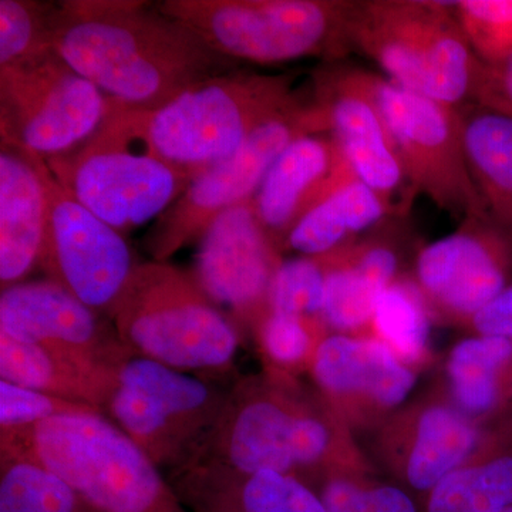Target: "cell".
Masks as SVG:
<instances>
[{"label": "cell", "mask_w": 512, "mask_h": 512, "mask_svg": "<svg viewBox=\"0 0 512 512\" xmlns=\"http://www.w3.org/2000/svg\"><path fill=\"white\" fill-rule=\"evenodd\" d=\"M50 37L64 62L128 109H160L194 84L239 69L153 2L53 3Z\"/></svg>", "instance_id": "1"}, {"label": "cell", "mask_w": 512, "mask_h": 512, "mask_svg": "<svg viewBox=\"0 0 512 512\" xmlns=\"http://www.w3.org/2000/svg\"><path fill=\"white\" fill-rule=\"evenodd\" d=\"M212 429L222 466L211 467L241 476L275 471L313 487L336 471L375 468L319 394L309 399L281 377L248 383Z\"/></svg>", "instance_id": "2"}, {"label": "cell", "mask_w": 512, "mask_h": 512, "mask_svg": "<svg viewBox=\"0 0 512 512\" xmlns=\"http://www.w3.org/2000/svg\"><path fill=\"white\" fill-rule=\"evenodd\" d=\"M2 456L46 468L99 512H191L146 451L99 410L2 431Z\"/></svg>", "instance_id": "3"}, {"label": "cell", "mask_w": 512, "mask_h": 512, "mask_svg": "<svg viewBox=\"0 0 512 512\" xmlns=\"http://www.w3.org/2000/svg\"><path fill=\"white\" fill-rule=\"evenodd\" d=\"M46 163L76 200L123 237L163 215L198 177L158 156L138 110L113 100L89 140Z\"/></svg>", "instance_id": "4"}, {"label": "cell", "mask_w": 512, "mask_h": 512, "mask_svg": "<svg viewBox=\"0 0 512 512\" xmlns=\"http://www.w3.org/2000/svg\"><path fill=\"white\" fill-rule=\"evenodd\" d=\"M349 42L404 89L456 109L471 101L481 60L458 23L454 3L352 2Z\"/></svg>", "instance_id": "5"}, {"label": "cell", "mask_w": 512, "mask_h": 512, "mask_svg": "<svg viewBox=\"0 0 512 512\" xmlns=\"http://www.w3.org/2000/svg\"><path fill=\"white\" fill-rule=\"evenodd\" d=\"M295 73L234 70L194 84L157 110H138L154 151L200 177L301 97Z\"/></svg>", "instance_id": "6"}, {"label": "cell", "mask_w": 512, "mask_h": 512, "mask_svg": "<svg viewBox=\"0 0 512 512\" xmlns=\"http://www.w3.org/2000/svg\"><path fill=\"white\" fill-rule=\"evenodd\" d=\"M215 52L235 62L284 63L349 52L352 2L340 0H163Z\"/></svg>", "instance_id": "7"}, {"label": "cell", "mask_w": 512, "mask_h": 512, "mask_svg": "<svg viewBox=\"0 0 512 512\" xmlns=\"http://www.w3.org/2000/svg\"><path fill=\"white\" fill-rule=\"evenodd\" d=\"M109 313L128 350L173 369H221L237 353L232 323L194 276L165 262L137 265Z\"/></svg>", "instance_id": "8"}, {"label": "cell", "mask_w": 512, "mask_h": 512, "mask_svg": "<svg viewBox=\"0 0 512 512\" xmlns=\"http://www.w3.org/2000/svg\"><path fill=\"white\" fill-rule=\"evenodd\" d=\"M318 133H329L325 111L305 96L256 128L238 151L195 178L161 215L148 239L156 261L164 262L188 242L202 238L222 212L252 200L286 148Z\"/></svg>", "instance_id": "9"}, {"label": "cell", "mask_w": 512, "mask_h": 512, "mask_svg": "<svg viewBox=\"0 0 512 512\" xmlns=\"http://www.w3.org/2000/svg\"><path fill=\"white\" fill-rule=\"evenodd\" d=\"M412 195L463 221L485 215L468 171L460 110L367 72Z\"/></svg>", "instance_id": "10"}, {"label": "cell", "mask_w": 512, "mask_h": 512, "mask_svg": "<svg viewBox=\"0 0 512 512\" xmlns=\"http://www.w3.org/2000/svg\"><path fill=\"white\" fill-rule=\"evenodd\" d=\"M110 99L59 53L0 67V136L45 160L70 153L99 130Z\"/></svg>", "instance_id": "11"}, {"label": "cell", "mask_w": 512, "mask_h": 512, "mask_svg": "<svg viewBox=\"0 0 512 512\" xmlns=\"http://www.w3.org/2000/svg\"><path fill=\"white\" fill-rule=\"evenodd\" d=\"M224 404L208 384L140 356L121 363L107 407L114 423L161 467L188 457Z\"/></svg>", "instance_id": "12"}, {"label": "cell", "mask_w": 512, "mask_h": 512, "mask_svg": "<svg viewBox=\"0 0 512 512\" xmlns=\"http://www.w3.org/2000/svg\"><path fill=\"white\" fill-rule=\"evenodd\" d=\"M9 146L29 158L45 188L46 234L39 265L49 281L93 311L110 312L137 266L126 239L76 200L57 181L45 158Z\"/></svg>", "instance_id": "13"}, {"label": "cell", "mask_w": 512, "mask_h": 512, "mask_svg": "<svg viewBox=\"0 0 512 512\" xmlns=\"http://www.w3.org/2000/svg\"><path fill=\"white\" fill-rule=\"evenodd\" d=\"M485 426L461 412L443 386L434 387L407 400L369 434L370 463L423 503L470 456Z\"/></svg>", "instance_id": "14"}, {"label": "cell", "mask_w": 512, "mask_h": 512, "mask_svg": "<svg viewBox=\"0 0 512 512\" xmlns=\"http://www.w3.org/2000/svg\"><path fill=\"white\" fill-rule=\"evenodd\" d=\"M413 279L434 320L464 326L512 284V238L487 215H471L421 249Z\"/></svg>", "instance_id": "15"}, {"label": "cell", "mask_w": 512, "mask_h": 512, "mask_svg": "<svg viewBox=\"0 0 512 512\" xmlns=\"http://www.w3.org/2000/svg\"><path fill=\"white\" fill-rule=\"evenodd\" d=\"M319 397L353 434H372L410 399L417 372L370 333H329L313 355Z\"/></svg>", "instance_id": "16"}, {"label": "cell", "mask_w": 512, "mask_h": 512, "mask_svg": "<svg viewBox=\"0 0 512 512\" xmlns=\"http://www.w3.org/2000/svg\"><path fill=\"white\" fill-rule=\"evenodd\" d=\"M281 264V249L249 200L222 212L202 235L194 278L212 302L229 306L256 330L272 312V285Z\"/></svg>", "instance_id": "17"}, {"label": "cell", "mask_w": 512, "mask_h": 512, "mask_svg": "<svg viewBox=\"0 0 512 512\" xmlns=\"http://www.w3.org/2000/svg\"><path fill=\"white\" fill-rule=\"evenodd\" d=\"M312 97L325 111L329 133L357 178L396 211L413 198L402 161L370 89L367 70L322 66L313 72Z\"/></svg>", "instance_id": "18"}, {"label": "cell", "mask_w": 512, "mask_h": 512, "mask_svg": "<svg viewBox=\"0 0 512 512\" xmlns=\"http://www.w3.org/2000/svg\"><path fill=\"white\" fill-rule=\"evenodd\" d=\"M0 335L62 349L114 369L128 359L120 349L126 346L119 336L107 333L96 311L52 281L2 289Z\"/></svg>", "instance_id": "19"}, {"label": "cell", "mask_w": 512, "mask_h": 512, "mask_svg": "<svg viewBox=\"0 0 512 512\" xmlns=\"http://www.w3.org/2000/svg\"><path fill=\"white\" fill-rule=\"evenodd\" d=\"M357 177L330 133L296 140L272 165L252 198L268 237L284 251L293 227L313 207Z\"/></svg>", "instance_id": "20"}, {"label": "cell", "mask_w": 512, "mask_h": 512, "mask_svg": "<svg viewBox=\"0 0 512 512\" xmlns=\"http://www.w3.org/2000/svg\"><path fill=\"white\" fill-rule=\"evenodd\" d=\"M173 488L191 512H328L311 485L275 471L241 476L197 466Z\"/></svg>", "instance_id": "21"}, {"label": "cell", "mask_w": 512, "mask_h": 512, "mask_svg": "<svg viewBox=\"0 0 512 512\" xmlns=\"http://www.w3.org/2000/svg\"><path fill=\"white\" fill-rule=\"evenodd\" d=\"M45 188L35 165L18 148L0 150V282L20 284L39 265L45 244Z\"/></svg>", "instance_id": "22"}, {"label": "cell", "mask_w": 512, "mask_h": 512, "mask_svg": "<svg viewBox=\"0 0 512 512\" xmlns=\"http://www.w3.org/2000/svg\"><path fill=\"white\" fill-rule=\"evenodd\" d=\"M322 320L333 333H369L377 302L399 278V255L379 239H359L332 252Z\"/></svg>", "instance_id": "23"}, {"label": "cell", "mask_w": 512, "mask_h": 512, "mask_svg": "<svg viewBox=\"0 0 512 512\" xmlns=\"http://www.w3.org/2000/svg\"><path fill=\"white\" fill-rule=\"evenodd\" d=\"M117 370L62 349L0 335L2 380L87 404L100 412L116 390Z\"/></svg>", "instance_id": "24"}, {"label": "cell", "mask_w": 512, "mask_h": 512, "mask_svg": "<svg viewBox=\"0 0 512 512\" xmlns=\"http://www.w3.org/2000/svg\"><path fill=\"white\" fill-rule=\"evenodd\" d=\"M512 505V412L485 426L470 456L424 498V512H501Z\"/></svg>", "instance_id": "25"}, {"label": "cell", "mask_w": 512, "mask_h": 512, "mask_svg": "<svg viewBox=\"0 0 512 512\" xmlns=\"http://www.w3.org/2000/svg\"><path fill=\"white\" fill-rule=\"evenodd\" d=\"M441 386L461 412L483 426L511 413L512 340H460L448 352Z\"/></svg>", "instance_id": "26"}, {"label": "cell", "mask_w": 512, "mask_h": 512, "mask_svg": "<svg viewBox=\"0 0 512 512\" xmlns=\"http://www.w3.org/2000/svg\"><path fill=\"white\" fill-rule=\"evenodd\" d=\"M458 110L468 171L485 215L512 238V117L473 103Z\"/></svg>", "instance_id": "27"}, {"label": "cell", "mask_w": 512, "mask_h": 512, "mask_svg": "<svg viewBox=\"0 0 512 512\" xmlns=\"http://www.w3.org/2000/svg\"><path fill=\"white\" fill-rule=\"evenodd\" d=\"M386 202L357 177L319 202L293 227L284 249L302 256L330 254L355 244L359 235L390 214Z\"/></svg>", "instance_id": "28"}, {"label": "cell", "mask_w": 512, "mask_h": 512, "mask_svg": "<svg viewBox=\"0 0 512 512\" xmlns=\"http://www.w3.org/2000/svg\"><path fill=\"white\" fill-rule=\"evenodd\" d=\"M434 316L413 276L400 275L377 302L370 335L419 372L431 359Z\"/></svg>", "instance_id": "29"}, {"label": "cell", "mask_w": 512, "mask_h": 512, "mask_svg": "<svg viewBox=\"0 0 512 512\" xmlns=\"http://www.w3.org/2000/svg\"><path fill=\"white\" fill-rule=\"evenodd\" d=\"M0 512H99L49 470L2 456Z\"/></svg>", "instance_id": "30"}, {"label": "cell", "mask_w": 512, "mask_h": 512, "mask_svg": "<svg viewBox=\"0 0 512 512\" xmlns=\"http://www.w3.org/2000/svg\"><path fill=\"white\" fill-rule=\"evenodd\" d=\"M328 512H424L406 488L382 480L375 468L336 471L313 485Z\"/></svg>", "instance_id": "31"}, {"label": "cell", "mask_w": 512, "mask_h": 512, "mask_svg": "<svg viewBox=\"0 0 512 512\" xmlns=\"http://www.w3.org/2000/svg\"><path fill=\"white\" fill-rule=\"evenodd\" d=\"M52 9L53 3L0 0V67L22 66L55 52Z\"/></svg>", "instance_id": "32"}, {"label": "cell", "mask_w": 512, "mask_h": 512, "mask_svg": "<svg viewBox=\"0 0 512 512\" xmlns=\"http://www.w3.org/2000/svg\"><path fill=\"white\" fill-rule=\"evenodd\" d=\"M256 335L265 359L276 370L275 377L291 380L295 370L311 367L313 355L329 329L322 319L271 312L256 329Z\"/></svg>", "instance_id": "33"}, {"label": "cell", "mask_w": 512, "mask_h": 512, "mask_svg": "<svg viewBox=\"0 0 512 512\" xmlns=\"http://www.w3.org/2000/svg\"><path fill=\"white\" fill-rule=\"evenodd\" d=\"M332 262V252L282 261L272 285V312L322 319L326 281Z\"/></svg>", "instance_id": "34"}, {"label": "cell", "mask_w": 512, "mask_h": 512, "mask_svg": "<svg viewBox=\"0 0 512 512\" xmlns=\"http://www.w3.org/2000/svg\"><path fill=\"white\" fill-rule=\"evenodd\" d=\"M453 3L458 23L481 62L512 55V0Z\"/></svg>", "instance_id": "35"}, {"label": "cell", "mask_w": 512, "mask_h": 512, "mask_svg": "<svg viewBox=\"0 0 512 512\" xmlns=\"http://www.w3.org/2000/svg\"><path fill=\"white\" fill-rule=\"evenodd\" d=\"M97 410L87 404L72 402L0 380V426L2 431L26 429L59 414ZM100 412V410H99Z\"/></svg>", "instance_id": "36"}, {"label": "cell", "mask_w": 512, "mask_h": 512, "mask_svg": "<svg viewBox=\"0 0 512 512\" xmlns=\"http://www.w3.org/2000/svg\"><path fill=\"white\" fill-rule=\"evenodd\" d=\"M470 103L512 117V55L480 63Z\"/></svg>", "instance_id": "37"}, {"label": "cell", "mask_w": 512, "mask_h": 512, "mask_svg": "<svg viewBox=\"0 0 512 512\" xmlns=\"http://www.w3.org/2000/svg\"><path fill=\"white\" fill-rule=\"evenodd\" d=\"M471 335L512 340V284L487 303L468 322Z\"/></svg>", "instance_id": "38"}, {"label": "cell", "mask_w": 512, "mask_h": 512, "mask_svg": "<svg viewBox=\"0 0 512 512\" xmlns=\"http://www.w3.org/2000/svg\"><path fill=\"white\" fill-rule=\"evenodd\" d=\"M501 512H512V505H511V507L505 508V510L501 511Z\"/></svg>", "instance_id": "39"}]
</instances>
